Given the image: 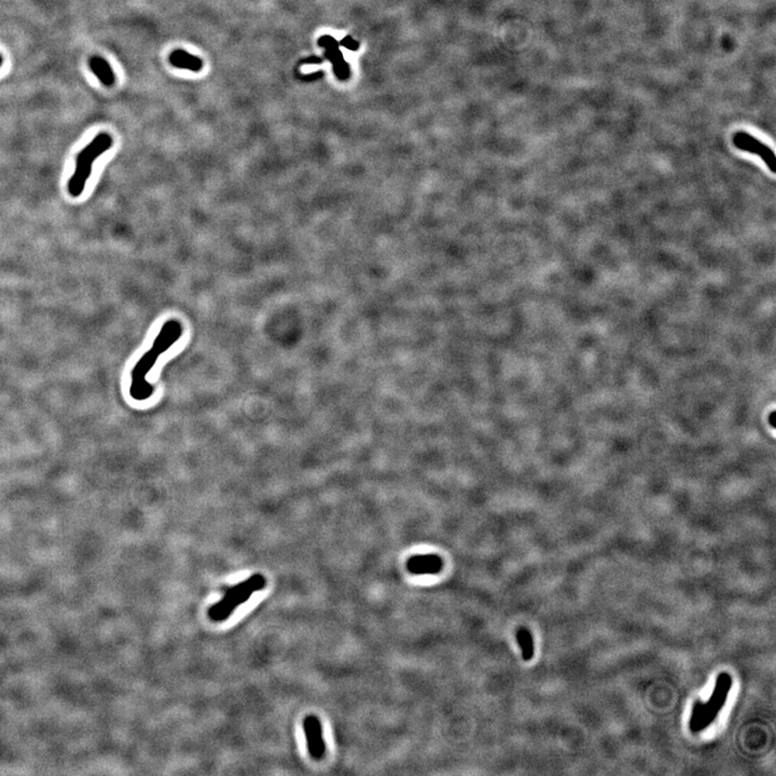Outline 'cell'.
<instances>
[{"label":"cell","instance_id":"7","mask_svg":"<svg viewBox=\"0 0 776 776\" xmlns=\"http://www.w3.org/2000/svg\"><path fill=\"white\" fill-rule=\"evenodd\" d=\"M442 567L444 561L436 554L412 556L407 563V570L414 575L438 574L442 572Z\"/></svg>","mask_w":776,"mask_h":776},{"label":"cell","instance_id":"8","mask_svg":"<svg viewBox=\"0 0 776 776\" xmlns=\"http://www.w3.org/2000/svg\"><path fill=\"white\" fill-rule=\"evenodd\" d=\"M318 43L322 47H326L327 57L332 61L333 65H334L335 74H338L342 79L347 78V74H349V69H347V64L343 62L340 51L337 49L334 40L331 37L325 36L320 39Z\"/></svg>","mask_w":776,"mask_h":776},{"label":"cell","instance_id":"11","mask_svg":"<svg viewBox=\"0 0 776 776\" xmlns=\"http://www.w3.org/2000/svg\"><path fill=\"white\" fill-rule=\"evenodd\" d=\"M517 639L522 651L523 659L529 661L534 656L533 636L527 629L520 628L517 632Z\"/></svg>","mask_w":776,"mask_h":776},{"label":"cell","instance_id":"12","mask_svg":"<svg viewBox=\"0 0 776 776\" xmlns=\"http://www.w3.org/2000/svg\"><path fill=\"white\" fill-rule=\"evenodd\" d=\"M3 65V57L0 55V66Z\"/></svg>","mask_w":776,"mask_h":776},{"label":"cell","instance_id":"6","mask_svg":"<svg viewBox=\"0 0 776 776\" xmlns=\"http://www.w3.org/2000/svg\"><path fill=\"white\" fill-rule=\"evenodd\" d=\"M305 732L306 745L312 758L320 760L326 754V745L322 738V727L320 720L316 716L308 715L303 721Z\"/></svg>","mask_w":776,"mask_h":776},{"label":"cell","instance_id":"3","mask_svg":"<svg viewBox=\"0 0 776 776\" xmlns=\"http://www.w3.org/2000/svg\"><path fill=\"white\" fill-rule=\"evenodd\" d=\"M266 585V580L264 575H252L243 583L230 587L223 599L210 608L208 616L215 622L227 620L237 607L246 603L252 597V594L264 589Z\"/></svg>","mask_w":776,"mask_h":776},{"label":"cell","instance_id":"10","mask_svg":"<svg viewBox=\"0 0 776 776\" xmlns=\"http://www.w3.org/2000/svg\"><path fill=\"white\" fill-rule=\"evenodd\" d=\"M90 67L103 86H111L115 84L116 78L113 70L111 69V65L103 57H91Z\"/></svg>","mask_w":776,"mask_h":776},{"label":"cell","instance_id":"5","mask_svg":"<svg viewBox=\"0 0 776 776\" xmlns=\"http://www.w3.org/2000/svg\"><path fill=\"white\" fill-rule=\"evenodd\" d=\"M733 142L736 148L740 149V150L754 153V154L760 157L763 162L769 167L771 173L775 174V154H774L771 148H769V146L763 144V142L757 140L750 134L745 133V132L736 133L733 136Z\"/></svg>","mask_w":776,"mask_h":776},{"label":"cell","instance_id":"4","mask_svg":"<svg viewBox=\"0 0 776 776\" xmlns=\"http://www.w3.org/2000/svg\"><path fill=\"white\" fill-rule=\"evenodd\" d=\"M732 686V678L727 673L718 676L713 695L709 702H695L690 719V729L693 733L703 731L717 718L724 705L727 702L728 695Z\"/></svg>","mask_w":776,"mask_h":776},{"label":"cell","instance_id":"1","mask_svg":"<svg viewBox=\"0 0 776 776\" xmlns=\"http://www.w3.org/2000/svg\"><path fill=\"white\" fill-rule=\"evenodd\" d=\"M183 325L179 320H169L163 325L158 337L153 341L152 347L138 360L132 372V384L130 394L138 401L147 400L152 396L154 387L147 382L146 376L161 355L169 351L183 335Z\"/></svg>","mask_w":776,"mask_h":776},{"label":"cell","instance_id":"2","mask_svg":"<svg viewBox=\"0 0 776 776\" xmlns=\"http://www.w3.org/2000/svg\"><path fill=\"white\" fill-rule=\"evenodd\" d=\"M113 144V137L108 133H101L78 153L74 174L67 184V191L72 198H79L84 193L86 181L92 174L93 162L108 151Z\"/></svg>","mask_w":776,"mask_h":776},{"label":"cell","instance_id":"9","mask_svg":"<svg viewBox=\"0 0 776 776\" xmlns=\"http://www.w3.org/2000/svg\"><path fill=\"white\" fill-rule=\"evenodd\" d=\"M169 63L174 67L191 70V72H200L203 67V62L200 57H194L184 50H175L171 52L169 55Z\"/></svg>","mask_w":776,"mask_h":776}]
</instances>
